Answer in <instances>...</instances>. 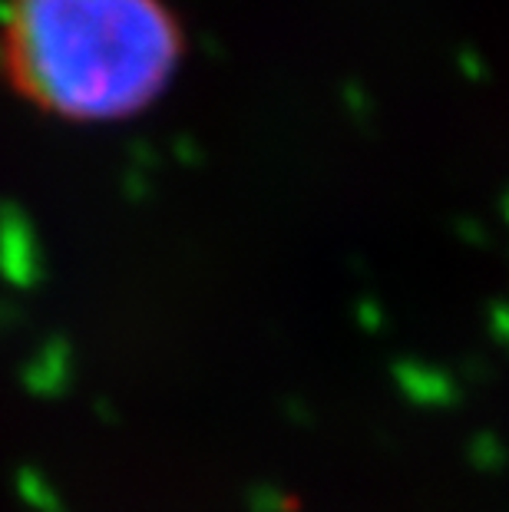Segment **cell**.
<instances>
[{
	"instance_id": "cell-6",
	"label": "cell",
	"mask_w": 509,
	"mask_h": 512,
	"mask_svg": "<svg viewBox=\"0 0 509 512\" xmlns=\"http://www.w3.org/2000/svg\"><path fill=\"white\" fill-rule=\"evenodd\" d=\"M470 463L476 466V470L483 473H493L503 466V446L500 440L493 437V433H480V437L470 440Z\"/></svg>"
},
{
	"instance_id": "cell-7",
	"label": "cell",
	"mask_w": 509,
	"mask_h": 512,
	"mask_svg": "<svg viewBox=\"0 0 509 512\" xmlns=\"http://www.w3.org/2000/svg\"><path fill=\"white\" fill-rule=\"evenodd\" d=\"M248 509L252 512H295V503H291V496L285 489L262 483L248 493Z\"/></svg>"
},
{
	"instance_id": "cell-10",
	"label": "cell",
	"mask_w": 509,
	"mask_h": 512,
	"mask_svg": "<svg viewBox=\"0 0 509 512\" xmlns=\"http://www.w3.org/2000/svg\"><path fill=\"white\" fill-rule=\"evenodd\" d=\"M14 321H17V311H14V308H7V304H0V331L10 328Z\"/></svg>"
},
{
	"instance_id": "cell-3",
	"label": "cell",
	"mask_w": 509,
	"mask_h": 512,
	"mask_svg": "<svg viewBox=\"0 0 509 512\" xmlns=\"http://www.w3.org/2000/svg\"><path fill=\"white\" fill-rule=\"evenodd\" d=\"M394 380L410 403L417 407H453L460 397V387L447 370L420 364V361H400L394 364Z\"/></svg>"
},
{
	"instance_id": "cell-8",
	"label": "cell",
	"mask_w": 509,
	"mask_h": 512,
	"mask_svg": "<svg viewBox=\"0 0 509 512\" xmlns=\"http://www.w3.org/2000/svg\"><path fill=\"white\" fill-rule=\"evenodd\" d=\"M357 321H361V328H367L371 334H377V331L384 328V311H381V304L361 301V308H357Z\"/></svg>"
},
{
	"instance_id": "cell-4",
	"label": "cell",
	"mask_w": 509,
	"mask_h": 512,
	"mask_svg": "<svg viewBox=\"0 0 509 512\" xmlns=\"http://www.w3.org/2000/svg\"><path fill=\"white\" fill-rule=\"evenodd\" d=\"M73 380V351L63 337H50L24 367V387L34 397H60Z\"/></svg>"
},
{
	"instance_id": "cell-5",
	"label": "cell",
	"mask_w": 509,
	"mask_h": 512,
	"mask_svg": "<svg viewBox=\"0 0 509 512\" xmlns=\"http://www.w3.org/2000/svg\"><path fill=\"white\" fill-rule=\"evenodd\" d=\"M17 496L34 512H67L57 489H53L37 470H30V466H24V470L17 473Z\"/></svg>"
},
{
	"instance_id": "cell-2",
	"label": "cell",
	"mask_w": 509,
	"mask_h": 512,
	"mask_svg": "<svg viewBox=\"0 0 509 512\" xmlns=\"http://www.w3.org/2000/svg\"><path fill=\"white\" fill-rule=\"evenodd\" d=\"M0 275L17 288H34L40 281L37 242L17 215H7L0 222Z\"/></svg>"
},
{
	"instance_id": "cell-9",
	"label": "cell",
	"mask_w": 509,
	"mask_h": 512,
	"mask_svg": "<svg viewBox=\"0 0 509 512\" xmlns=\"http://www.w3.org/2000/svg\"><path fill=\"white\" fill-rule=\"evenodd\" d=\"M490 328L503 344H509V308H493L490 311Z\"/></svg>"
},
{
	"instance_id": "cell-1",
	"label": "cell",
	"mask_w": 509,
	"mask_h": 512,
	"mask_svg": "<svg viewBox=\"0 0 509 512\" xmlns=\"http://www.w3.org/2000/svg\"><path fill=\"white\" fill-rule=\"evenodd\" d=\"M182 60L162 0H10L4 67L27 100L77 123L146 110Z\"/></svg>"
}]
</instances>
